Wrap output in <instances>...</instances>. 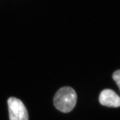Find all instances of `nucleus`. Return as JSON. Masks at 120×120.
I'll return each instance as SVG.
<instances>
[{"instance_id":"nucleus-1","label":"nucleus","mask_w":120,"mask_h":120,"mask_svg":"<svg viewBox=\"0 0 120 120\" xmlns=\"http://www.w3.org/2000/svg\"><path fill=\"white\" fill-rule=\"evenodd\" d=\"M77 95L75 90L70 87L60 89L54 98V104L57 110L67 113L72 111L76 106Z\"/></svg>"},{"instance_id":"nucleus-2","label":"nucleus","mask_w":120,"mask_h":120,"mask_svg":"<svg viewBox=\"0 0 120 120\" xmlns=\"http://www.w3.org/2000/svg\"><path fill=\"white\" fill-rule=\"evenodd\" d=\"M10 120H29L28 111L21 100L10 97L8 100Z\"/></svg>"},{"instance_id":"nucleus-3","label":"nucleus","mask_w":120,"mask_h":120,"mask_svg":"<svg viewBox=\"0 0 120 120\" xmlns=\"http://www.w3.org/2000/svg\"><path fill=\"white\" fill-rule=\"evenodd\" d=\"M99 102L104 106L118 108L120 106V98L113 90L105 89L101 92L99 96Z\"/></svg>"},{"instance_id":"nucleus-4","label":"nucleus","mask_w":120,"mask_h":120,"mask_svg":"<svg viewBox=\"0 0 120 120\" xmlns=\"http://www.w3.org/2000/svg\"><path fill=\"white\" fill-rule=\"evenodd\" d=\"M112 78L116 82L118 87L120 88V70H118L112 74Z\"/></svg>"}]
</instances>
